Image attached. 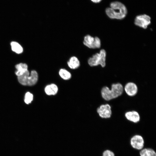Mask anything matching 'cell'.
I'll use <instances>...</instances> for the list:
<instances>
[{"mask_svg":"<svg viewBox=\"0 0 156 156\" xmlns=\"http://www.w3.org/2000/svg\"><path fill=\"white\" fill-rule=\"evenodd\" d=\"M105 12L109 18L121 20L126 17L127 10L123 3L118 1H114L110 3V7L105 9Z\"/></svg>","mask_w":156,"mask_h":156,"instance_id":"obj_1","label":"cell"},{"mask_svg":"<svg viewBox=\"0 0 156 156\" xmlns=\"http://www.w3.org/2000/svg\"><path fill=\"white\" fill-rule=\"evenodd\" d=\"M123 91V87L120 83L112 84L111 89L107 86L103 87L101 91V95L105 100L108 101L120 96Z\"/></svg>","mask_w":156,"mask_h":156,"instance_id":"obj_2","label":"cell"},{"mask_svg":"<svg viewBox=\"0 0 156 156\" xmlns=\"http://www.w3.org/2000/svg\"><path fill=\"white\" fill-rule=\"evenodd\" d=\"M106 52L104 49H101L99 53L93 55L89 58L88 62L91 66H95L100 65L102 67H104L106 64Z\"/></svg>","mask_w":156,"mask_h":156,"instance_id":"obj_3","label":"cell"},{"mask_svg":"<svg viewBox=\"0 0 156 156\" xmlns=\"http://www.w3.org/2000/svg\"><path fill=\"white\" fill-rule=\"evenodd\" d=\"M83 44L86 47L92 49L99 48L101 45V40L98 37H94L89 35L85 36Z\"/></svg>","mask_w":156,"mask_h":156,"instance_id":"obj_4","label":"cell"},{"mask_svg":"<svg viewBox=\"0 0 156 156\" xmlns=\"http://www.w3.org/2000/svg\"><path fill=\"white\" fill-rule=\"evenodd\" d=\"M151 18L146 14H142L137 16L134 19V24L143 29H146L151 23Z\"/></svg>","mask_w":156,"mask_h":156,"instance_id":"obj_5","label":"cell"},{"mask_svg":"<svg viewBox=\"0 0 156 156\" xmlns=\"http://www.w3.org/2000/svg\"><path fill=\"white\" fill-rule=\"evenodd\" d=\"M130 144L133 148L140 150L144 148V140L141 135L138 134L135 135L131 138Z\"/></svg>","mask_w":156,"mask_h":156,"instance_id":"obj_6","label":"cell"},{"mask_svg":"<svg viewBox=\"0 0 156 156\" xmlns=\"http://www.w3.org/2000/svg\"><path fill=\"white\" fill-rule=\"evenodd\" d=\"M97 112L100 117L103 118H109L112 114L111 106L108 104L101 105L97 109Z\"/></svg>","mask_w":156,"mask_h":156,"instance_id":"obj_7","label":"cell"},{"mask_svg":"<svg viewBox=\"0 0 156 156\" xmlns=\"http://www.w3.org/2000/svg\"><path fill=\"white\" fill-rule=\"evenodd\" d=\"M38 79V75L37 72L35 70H33L29 75L26 77L24 86H33L36 83Z\"/></svg>","mask_w":156,"mask_h":156,"instance_id":"obj_8","label":"cell"},{"mask_svg":"<svg viewBox=\"0 0 156 156\" xmlns=\"http://www.w3.org/2000/svg\"><path fill=\"white\" fill-rule=\"evenodd\" d=\"M124 90L128 95L133 96L137 94L138 88L137 85L135 83L132 82H129L125 86Z\"/></svg>","mask_w":156,"mask_h":156,"instance_id":"obj_9","label":"cell"},{"mask_svg":"<svg viewBox=\"0 0 156 156\" xmlns=\"http://www.w3.org/2000/svg\"><path fill=\"white\" fill-rule=\"evenodd\" d=\"M125 116L127 120L134 123L138 122L140 120L139 114L135 111L126 112L125 114Z\"/></svg>","mask_w":156,"mask_h":156,"instance_id":"obj_10","label":"cell"},{"mask_svg":"<svg viewBox=\"0 0 156 156\" xmlns=\"http://www.w3.org/2000/svg\"><path fill=\"white\" fill-rule=\"evenodd\" d=\"M58 91V87L54 83L48 85L44 88L45 92L48 95H55L57 93Z\"/></svg>","mask_w":156,"mask_h":156,"instance_id":"obj_11","label":"cell"},{"mask_svg":"<svg viewBox=\"0 0 156 156\" xmlns=\"http://www.w3.org/2000/svg\"><path fill=\"white\" fill-rule=\"evenodd\" d=\"M68 66L71 69H75L78 68L80 66V62L75 56H72L70 58L67 63Z\"/></svg>","mask_w":156,"mask_h":156,"instance_id":"obj_12","label":"cell"},{"mask_svg":"<svg viewBox=\"0 0 156 156\" xmlns=\"http://www.w3.org/2000/svg\"><path fill=\"white\" fill-rule=\"evenodd\" d=\"M15 67L16 69L15 73L18 77L22 75L28 70L27 65L25 63H19L16 64Z\"/></svg>","mask_w":156,"mask_h":156,"instance_id":"obj_13","label":"cell"},{"mask_svg":"<svg viewBox=\"0 0 156 156\" xmlns=\"http://www.w3.org/2000/svg\"><path fill=\"white\" fill-rule=\"evenodd\" d=\"M140 156H156V153L153 149L150 148H145L140 150Z\"/></svg>","mask_w":156,"mask_h":156,"instance_id":"obj_14","label":"cell"},{"mask_svg":"<svg viewBox=\"0 0 156 156\" xmlns=\"http://www.w3.org/2000/svg\"><path fill=\"white\" fill-rule=\"evenodd\" d=\"M12 49L17 53L20 54L22 53L23 51L22 47L18 42H12L11 43Z\"/></svg>","mask_w":156,"mask_h":156,"instance_id":"obj_15","label":"cell"},{"mask_svg":"<svg viewBox=\"0 0 156 156\" xmlns=\"http://www.w3.org/2000/svg\"><path fill=\"white\" fill-rule=\"evenodd\" d=\"M59 74L60 77L65 80H69L71 77L70 73L64 68L60 69L59 71Z\"/></svg>","mask_w":156,"mask_h":156,"instance_id":"obj_16","label":"cell"},{"mask_svg":"<svg viewBox=\"0 0 156 156\" xmlns=\"http://www.w3.org/2000/svg\"><path fill=\"white\" fill-rule=\"evenodd\" d=\"M33 99V95L29 92H27L25 95L24 101L25 103L28 104L31 103Z\"/></svg>","mask_w":156,"mask_h":156,"instance_id":"obj_17","label":"cell"},{"mask_svg":"<svg viewBox=\"0 0 156 156\" xmlns=\"http://www.w3.org/2000/svg\"><path fill=\"white\" fill-rule=\"evenodd\" d=\"M102 156H115L114 153L109 150H106L102 154Z\"/></svg>","mask_w":156,"mask_h":156,"instance_id":"obj_18","label":"cell"},{"mask_svg":"<svg viewBox=\"0 0 156 156\" xmlns=\"http://www.w3.org/2000/svg\"><path fill=\"white\" fill-rule=\"evenodd\" d=\"M102 0H91L93 2L95 3H98L100 2Z\"/></svg>","mask_w":156,"mask_h":156,"instance_id":"obj_19","label":"cell"}]
</instances>
